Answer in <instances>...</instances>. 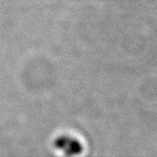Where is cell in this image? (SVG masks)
Segmentation results:
<instances>
[{"label": "cell", "mask_w": 157, "mask_h": 157, "mask_svg": "<svg viewBox=\"0 0 157 157\" xmlns=\"http://www.w3.org/2000/svg\"><path fill=\"white\" fill-rule=\"evenodd\" d=\"M56 147L67 155H75L81 152V145L71 137H60L56 140Z\"/></svg>", "instance_id": "obj_1"}]
</instances>
